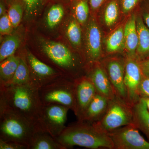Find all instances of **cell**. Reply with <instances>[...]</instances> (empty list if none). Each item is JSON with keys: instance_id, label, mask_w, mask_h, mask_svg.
<instances>
[{"instance_id": "6da1fadb", "label": "cell", "mask_w": 149, "mask_h": 149, "mask_svg": "<svg viewBox=\"0 0 149 149\" xmlns=\"http://www.w3.org/2000/svg\"><path fill=\"white\" fill-rule=\"evenodd\" d=\"M0 105L18 113L40 129L39 122L43 105L39 88L32 83L0 87Z\"/></svg>"}, {"instance_id": "7a4b0ae2", "label": "cell", "mask_w": 149, "mask_h": 149, "mask_svg": "<svg viewBox=\"0 0 149 149\" xmlns=\"http://www.w3.org/2000/svg\"><path fill=\"white\" fill-rule=\"evenodd\" d=\"M56 141L64 149L77 146L87 148L114 149L107 133L92 123L79 121L66 126Z\"/></svg>"}, {"instance_id": "3957f363", "label": "cell", "mask_w": 149, "mask_h": 149, "mask_svg": "<svg viewBox=\"0 0 149 149\" xmlns=\"http://www.w3.org/2000/svg\"><path fill=\"white\" fill-rule=\"evenodd\" d=\"M40 130L18 113L0 105V139L22 144L29 149L34 134Z\"/></svg>"}, {"instance_id": "277c9868", "label": "cell", "mask_w": 149, "mask_h": 149, "mask_svg": "<svg viewBox=\"0 0 149 149\" xmlns=\"http://www.w3.org/2000/svg\"><path fill=\"white\" fill-rule=\"evenodd\" d=\"M42 49L47 64L59 71L63 76L75 80L82 77L77 73L80 63L68 48L54 41H44Z\"/></svg>"}, {"instance_id": "5b68a950", "label": "cell", "mask_w": 149, "mask_h": 149, "mask_svg": "<svg viewBox=\"0 0 149 149\" xmlns=\"http://www.w3.org/2000/svg\"><path fill=\"white\" fill-rule=\"evenodd\" d=\"M39 95L43 105L59 104L76 114L75 80L62 76L40 88Z\"/></svg>"}, {"instance_id": "8992f818", "label": "cell", "mask_w": 149, "mask_h": 149, "mask_svg": "<svg viewBox=\"0 0 149 149\" xmlns=\"http://www.w3.org/2000/svg\"><path fill=\"white\" fill-rule=\"evenodd\" d=\"M92 123L107 133L133 124V107L116 96L110 100L106 111L102 118Z\"/></svg>"}, {"instance_id": "52a82bcc", "label": "cell", "mask_w": 149, "mask_h": 149, "mask_svg": "<svg viewBox=\"0 0 149 149\" xmlns=\"http://www.w3.org/2000/svg\"><path fill=\"white\" fill-rule=\"evenodd\" d=\"M69 109L59 104L43 105L39 122L40 129L55 139L66 127Z\"/></svg>"}, {"instance_id": "ba28073f", "label": "cell", "mask_w": 149, "mask_h": 149, "mask_svg": "<svg viewBox=\"0 0 149 149\" xmlns=\"http://www.w3.org/2000/svg\"><path fill=\"white\" fill-rule=\"evenodd\" d=\"M87 24L84 62L88 70L101 60L104 43L102 28L96 18L91 17Z\"/></svg>"}, {"instance_id": "9c48e42d", "label": "cell", "mask_w": 149, "mask_h": 149, "mask_svg": "<svg viewBox=\"0 0 149 149\" xmlns=\"http://www.w3.org/2000/svg\"><path fill=\"white\" fill-rule=\"evenodd\" d=\"M114 149H149V142L141 136L133 125L123 126L107 133Z\"/></svg>"}, {"instance_id": "30bf717a", "label": "cell", "mask_w": 149, "mask_h": 149, "mask_svg": "<svg viewBox=\"0 0 149 149\" xmlns=\"http://www.w3.org/2000/svg\"><path fill=\"white\" fill-rule=\"evenodd\" d=\"M29 67L30 83L39 89L63 76L59 71L42 61L31 52L24 56Z\"/></svg>"}, {"instance_id": "8fae6325", "label": "cell", "mask_w": 149, "mask_h": 149, "mask_svg": "<svg viewBox=\"0 0 149 149\" xmlns=\"http://www.w3.org/2000/svg\"><path fill=\"white\" fill-rule=\"evenodd\" d=\"M143 76L139 60L136 57L126 56L125 59L124 84L128 103L132 106L141 99L140 86Z\"/></svg>"}, {"instance_id": "7c38bea8", "label": "cell", "mask_w": 149, "mask_h": 149, "mask_svg": "<svg viewBox=\"0 0 149 149\" xmlns=\"http://www.w3.org/2000/svg\"><path fill=\"white\" fill-rule=\"evenodd\" d=\"M102 64L105 69L116 95L128 103L124 84L125 59L119 58H109L105 60Z\"/></svg>"}, {"instance_id": "4fadbf2b", "label": "cell", "mask_w": 149, "mask_h": 149, "mask_svg": "<svg viewBox=\"0 0 149 149\" xmlns=\"http://www.w3.org/2000/svg\"><path fill=\"white\" fill-rule=\"evenodd\" d=\"M97 92L92 81L87 75L75 80V95L77 112L75 116L80 120L87 107Z\"/></svg>"}, {"instance_id": "5bb4252c", "label": "cell", "mask_w": 149, "mask_h": 149, "mask_svg": "<svg viewBox=\"0 0 149 149\" xmlns=\"http://www.w3.org/2000/svg\"><path fill=\"white\" fill-rule=\"evenodd\" d=\"M88 75L97 93L109 100L116 96L104 68L100 62L96 63L88 69Z\"/></svg>"}, {"instance_id": "9a60e30c", "label": "cell", "mask_w": 149, "mask_h": 149, "mask_svg": "<svg viewBox=\"0 0 149 149\" xmlns=\"http://www.w3.org/2000/svg\"><path fill=\"white\" fill-rule=\"evenodd\" d=\"M98 13L101 27L107 33H109L121 23L123 15L118 0H108Z\"/></svg>"}, {"instance_id": "2e32d148", "label": "cell", "mask_w": 149, "mask_h": 149, "mask_svg": "<svg viewBox=\"0 0 149 149\" xmlns=\"http://www.w3.org/2000/svg\"><path fill=\"white\" fill-rule=\"evenodd\" d=\"M137 10L130 15L125 20L124 37L126 56L136 57V51L139 43L136 22Z\"/></svg>"}, {"instance_id": "e0dca14e", "label": "cell", "mask_w": 149, "mask_h": 149, "mask_svg": "<svg viewBox=\"0 0 149 149\" xmlns=\"http://www.w3.org/2000/svg\"><path fill=\"white\" fill-rule=\"evenodd\" d=\"M109 101L106 97L97 93L78 121L93 123L100 120L106 111Z\"/></svg>"}, {"instance_id": "ac0fdd59", "label": "cell", "mask_w": 149, "mask_h": 149, "mask_svg": "<svg viewBox=\"0 0 149 149\" xmlns=\"http://www.w3.org/2000/svg\"><path fill=\"white\" fill-rule=\"evenodd\" d=\"M125 20L108 33L104 41L106 52L108 54L121 53L125 51L124 27Z\"/></svg>"}, {"instance_id": "d6986e66", "label": "cell", "mask_w": 149, "mask_h": 149, "mask_svg": "<svg viewBox=\"0 0 149 149\" xmlns=\"http://www.w3.org/2000/svg\"><path fill=\"white\" fill-rule=\"evenodd\" d=\"M136 22L139 37L136 57L140 61L149 56V28L144 23L138 8L136 11Z\"/></svg>"}, {"instance_id": "ffe728a7", "label": "cell", "mask_w": 149, "mask_h": 149, "mask_svg": "<svg viewBox=\"0 0 149 149\" xmlns=\"http://www.w3.org/2000/svg\"><path fill=\"white\" fill-rule=\"evenodd\" d=\"M133 123L149 139V111L143 99H141L133 106Z\"/></svg>"}, {"instance_id": "44dd1931", "label": "cell", "mask_w": 149, "mask_h": 149, "mask_svg": "<svg viewBox=\"0 0 149 149\" xmlns=\"http://www.w3.org/2000/svg\"><path fill=\"white\" fill-rule=\"evenodd\" d=\"M20 57L14 54L1 62L0 87L6 86L10 82L19 64Z\"/></svg>"}, {"instance_id": "7402d4cb", "label": "cell", "mask_w": 149, "mask_h": 149, "mask_svg": "<svg viewBox=\"0 0 149 149\" xmlns=\"http://www.w3.org/2000/svg\"><path fill=\"white\" fill-rule=\"evenodd\" d=\"M29 149H64L47 132L40 130L32 138Z\"/></svg>"}, {"instance_id": "603a6c76", "label": "cell", "mask_w": 149, "mask_h": 149, "mask_svg": "<svg viewBox=\"0 0 149 149\" xmlns=\"http://www.w3.org/2000/svg\"><path fill=\"white\" fill-rule=\"evenodd\" d=\"M21 42V37L18 34L8 35L3 41L0 48V62L15 54Z\"/></svg>"}, {"instance_id": "cb8c5ba5", "label": "cell", "mask_w": 149, "mask_h": 149, "mask_svg": "<svg viewBox=\"0 0 149 149\" xmlns=\"http://www.w3.org/2000/svg\"><path fill=\"white\" fill-rule=\"evenodd\" d=\"M29 83H30V74L29 67L24 56H21L19 64L13 77L7 85H21Z\"/></svg>"}, {"instance_id": "d4e9b609", "label": "cell", "mask_w": 149, "mask_h": 149, "mask_svg": "<svg viewBox=\"0 0 149 149\" xmlns=\"http://www.w3.org/2000/svg\"><path fill=\"white\" fill-rule=\"evenodd\" d=\"M80 25L76 19H72L69 22L66 29L68 39L76 49H80L82 44V34Z\"/></svg>"}, {"instance_id": "484cf974", "label": "cell", "mask_w": 149, "mask_h": 149, "mask_svg": "<svg viewBox=\"0 0 149 149\" xmlns=\"http://www.w3.org/2000/svg\"><path fill=\"white\" fill-rule=\"evenodd\" d=\"M64 15V10L60 5L52 6L48 11L46 17V23L49 28L54 29L61 21Z\"/></svg>"}, {"instance_id": "4316f807", "label": "cell", "mask_w": 149, "mask_h": 149, "mask_svg": "<svg viewBox=\"0 0 149 149\" xmlns=\"http://www.w3.org/2000/svg\"><path fill=\"white\" fill-rule=\"evenodd\" d=\"M90 12L88 0H79L76 3L74 7L75 17L80 25L87 24Z\"/></svg>"}, {"instance_id": "83f0119b", "label": "cell", "mask_w": 149, "mask_h": 149, "mask_svg": "<svg viewBox=\"0 0 149 149\" xmlns=\"http://www.w3.org/2000/svg\"><path fill=\"white\" fill-rule=\"evenodd\" d=\"M23 13V8L19 3H14L10 6L9 9L8 15L14 28L18 27L20 24Z\"/></svg>"}, {"instance_id": "f1b7e54d", "label": "cell", "mask_w": 149, "mask_h": 149, "mask_svg": "<svg viewBox=\"0 0 149 149\" xmlns=\"http://www.w3.org/2000/svg\"><path fill=\"white\" fill-rule=\"evenodd\" d=\"M143 0H118L123 16H129L139 8Z\"/></svg>"}, {"instance_id": "f546056e", "label": "cell", "mask_w": 149, "mask_h": 149, "mask_svg": "<svg viewBox=\"0 0 149 149\" xmlns=\"http://www.w3.org/2000/svg\"><path fill=\"white\" fill-rule=\"evenodd\" d=\"M25 6L26 16L28 17L34 16L37 13L42 2V0H22Z\"/></svg>"}, {"instance_id": "4dcf8cb0", "label": "cell", "mask_w": 149, "mask_h": 149, "mask_svg": "<svg viewBox=\"0 0 149 149\" xmlns=\"http://www.w3.org/2000/svg\"><path fill=\"white\" fill-rule=\"evenodd\" d=\"M14 28L12 23L8 16L6 13L0 18V33L1 35H9Z\"/></svg>"}, {"instance_id": "1f68e13d", "label": "cell", "mask_w": 149, "mask_h": 149, "mask_svg": "<svg viewBox=\"0 0 149 149\" xmlns=\"http://www.w3.org/2000/svg\"><path fill=\"white\" fill-rule=\"evenodd\" d=\"M138 10L144 23L149 28V0H143Z\"/></svg>"}, {"instance_id": "d6a6232c", "label": "cell", "mask_w": 149, "mask_h": 149, "mask_svg": "<svg viewBox=\"0 0 149 149\" xmlns=\"http://www.w3.org/2000/svg\"><path fill=\"white\" fill-rule=\"evenodd\" d=\"M0 149H28V148L22 144L0 139Z\"/></svg>"}, {"instance_id": "836d02e7", "label": "cell", "mask_w": 149, "mask_h": 149, "mask_svg": "<svg viewBox=\"0 0 149 149\" xmlns=\"http://www.w3.org/2000/svg\"><path fill=\"white\" fill-rule=\"evenodd\" d=\"M140 93L141 97H149V78L143 75L140 84Z\"/></svg>"}, {"instance_id": "e575fe53", "label": "cell", "mask_w": 149, "mask_h": 149, "mask_svg": "<svg viewBox=\"0 0 149 149\" xmlns=\"http://www.w3.org/2000/svg\"><path fill=\"white\" fill-rule=\"evenodd\" d=\"M108 0H88L90 9L94 13H98L100 10Z\"/></svg>"}, {"instance_id": "d590c367", "label": "cell", "mask_w": 149, "mask_h": 149, "mask_svg": "<svg viewBox=\"0 0 149 149\" xmlns=\"http://www.w3.org/2000/svg\"><path fill=\"white\" fill-rule=\"evenodd\" d=\"M139 63L143 75L149 78V56L139 61Z\"/></svg>"}, {"instance_id": "8d00e7d4", "label": "cell", "mask_w": 149, "mask_h": 149, "mask_svg": "<svg viewBox=\"0 0 149 149\" xmlns=\"http://www.w3.org/2000/svg\"><path fill=\"white\" fill-rule=\"evenodd\" d=\"M5 12V7L2 3H1V5H0V16H2L3 15Z\"/></svg>"}, {"instance_id": "74e56055", "label": "cell", "mask_w": 149, "mask_h": 149, "mask_svg": "<svg viewBox=\"0 0 149 149\" xmlns=\"http://www.w3.org/2000/svg\"><path fill=\"white\" fill-rule=\"evenodd\" d=\"M144 101H145V102H146V105L149 111V97H142Z\"/></svg>"}]
</instances>
